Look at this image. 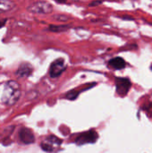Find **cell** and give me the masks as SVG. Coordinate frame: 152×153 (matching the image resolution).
Segmentation results:
<instances>
[{"mask_svg": "<svg viewBox=\"0 0 152 153\" xmlns=\"http://www.w3.org/2000/svg\"><path fill=\"white\" fill-rule=\"evenodd\" d=\"M20 95L21 91L19 84L14 81H10L4 85L2 95V100L7 105H13L19 100Z\"/></svg>", "mask_w": 152, "mask_h": 153, "instance_id": "1", "label": "cell"}, {"mask_svg": "<svg viewBox=\"0 0 152 153\" xmlns=\"http://www.w3.org/2000/svg\"><path fill=\"white\" fill-rule=\"evenodd\" d=\"M62 141L55 135H49L41 143V149L47 152H56L60 147Z\"/></svg>", "mask_w": 152, "mask_h": 153, "instance_id": "2", "label": "cell"}, {"mask_svg": "<svg viewBox=\"0 0 152 153\" xmlns=\"http://www.w3.org/2000/svg\"><path fill=\"white\" fill-rule=\"evenodd\" d=\"M131 87H132V82L129 78H125V77L116 78V92L119 96L121 97L126 96Z\"/></svg>", "mask_w": 152, "mask_h": 153, "instance_id": "3", "label": "cell"}, {"mask_svg": "<svg viewBox=\"0 0 152 153\" xmlns=\"http://www.w3.org/2000/svg\"><path fill=\"white\" fill-rule=\"evenodd\" d=\"M98 137H99V135H98L97 132L94 130H90V131H88V132H85V133L80 134V136L76 138L75 143L79 146L86 144V143H94L97 142Z\"/></svg>", "mask_w": 152, "mask_h": 153, "instance_id": "4", "label": "cell"}, {"mask_svg": "<svg viewBox=\"0 0 152 153\" xmlns=\"http://www.w3.org/2000/svg\"><path fill=\"white\" fill-rule=\"evenodd\" d=\"M28 10L35 13H49L52 11V5L47 2H36L28 7Z\"/></svg>", "mask_w": 152, "mask_h": 153, "instance_id": "5", "label": "cell"}, {"mask_svg": "<svg viewBox=\"0 0 152 153\" xmlns=\"http://www.w3.org/2000/svg\"><path fill=\"white\" fill-rule=\"evenodd\" d=\"M65 68H66V66L65 65L64 59H62V58L56 59L50 65V68H49V75L52 78H56V77H58L65 70Z\"/></svg>", "mask_w": 152, "mask_h": 153, "instance_id": "6", "label": "cell"}, {"mask_svg": "<svg viewBox=\"0 0 152 153\" xmlns=\"http://www.w3.org/2000/svg\"><path fill=\"white\" fill-rule=\"evenodd\" d=\"M19 137L21 139V141L25 144H31L35 141V137H34L32 131L26 127L21 129V131L19 133Z\"/></svg>", "mask_w": 152, "mask_h": 153, "instance_id": "7", "label": "cell"}, {"mask_svg": "<svg viewBox=\"0 0 152 153\" xmlns=\"http://www.w3.org/2000/svg\"><path fill=\"white\" fill-rule=\"evenodd\" d=\"M108 65L111 68L115 69V70H122V69H124L125 67L126 63H125V59L123 57L116 56V57H114L111 60H109Z\"/></svg>", "mask_w": 152, "mask_h": 153, "instance_id": "8", "label": "cell"}, {"mask_svg": "<svg viewBox=\"0 0 152 153\" xmlns=\"http://www.w3.org/2000/svg\"><path fill=\"white\" fill-rule=\"evenodd\" d=\"M32 72V67L30 64L28 63H23L20 65V67L18 68L16 74L19 77H28Z\"/></svg>", "mask_w": 152, "mask_h": 153, "instance_id": "9", "label": "cell"}, {"mask_svg": "<svg viewBox=\"0 0 152 153\" xmlns=\"http://www.w3.org/2000/svg\"><path fill=\"white\" fill-rule=\"evenodd\" d=\"M13 7V4H11L10 1H1L0 2V13L5 12Z\"/></svg>", "mask_w": 152, "mask_h": 153, "instance_id": "10", "label": "cell"}, {"mask_svg": "<svg viewBox=\"0 0 152 153\" xmlns=\"http://www.w3.org/2000/svg\"><path fill=\"white\" fill-rule=\"evenodd\" d=\"M69 28V26L66 25H60V26H56V25H51L48 30H50L51 31L54 32H57V31H65V30H67Z\"/></svg>", "mask_w": 152, "mask_h": 153, "instance_id": "11", "label": "cell"}, {"mask_svg": "<svg viewBox=\"0 0 152 153\" xmlns=\"http://www.w3.org/2000/svg\"><path fill=\"white\" fill-rule=\"evenodd\" d=\"M78 95H79V91H69V92L65 95V98H66V99H68V100H75V99L78 97Z\"/></svg>", "mask_w": 152, "mask_h": 153, "instance_id": "12", "label": "cell"}, {"mask_svg": "<svg viewBox=\"0 0 152 153\" xmlns=\"http://www.w3.org/2000/svg\"><path fill=\"white\" fill-rule=\"evenodd\" d=\"M4 23H5V20H4V21H0V28L4 27Z\"/></svg>", "mask_w": 152, "mask_h": 153, "instance_id": "13", "label": "cell"}, {"mask_svg": "<svg viewBox=\"0 0 152 153\" xmlns=\"http://www.w3.org/2000/svg\"><path fill=\"white\" fill-rule=\"evenodd\" d=\"M56 2H58V3H61V4H63V3H65V1L66 0H56Z\"/></svg>", "mask_w": 152, "mask_h": 153, "instance_id": "14", "label": "cell"}, {"mask_svg": "<svg viewBox=\"0 0 152 153\" xmlns=\"http://www.w3.org/2000/svg\"><path fill=\"white\" fill-rule=\"evenodd\" d=\"M151 71H152V64H151Z\"/></svg>", "mask_w": 152, "mask_h": 153, "instance_id": "15", "label": "cell"}]
</instances>
